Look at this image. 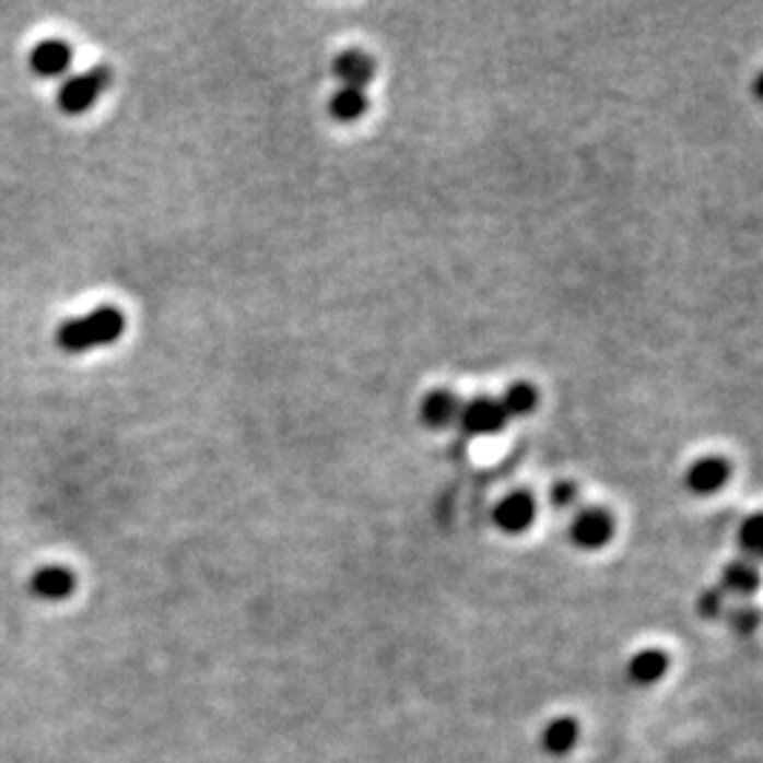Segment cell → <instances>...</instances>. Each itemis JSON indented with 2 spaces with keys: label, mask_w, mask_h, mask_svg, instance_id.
Instances as JSON below:
<instances>
[{
  "label": "cell",
  "mask_w": 763,
  "mask_h": 763,
  "mask_svg": "<svg viewBox=\"0 0 763 763\" xmlns=\"http://www.w3.org/2000/svg\"><path fill=\"white\" fill-rule=\"evenodd\" d=\"M125 331V317L119 308L103 306L91 312L89 317H77V320L62 322L57 328V345L62 351H71V354H82V351H91V348L110 345L122 337Z\"/></svg>",
  "instance_id": "6da1fadb"
},
{
  "label": "cell",
  "mask_w": 763,
  "mask_h": 763,
  "mask_svg": "<svg viewBox=\"0 0 763 763\" xmlns=\"http://www.w3.org/2000/svg\"><path fill=\"white\" fill-rule=\"evenodd\" d=\"M110 80H114V74H110L108 66H96L89 74L71 77L60 89V94H57V105L66 114H82V110H89L99 99V94L108 89Z\"/></svg>",
  "instance_id": "7a4b0ae2"
},
{
  "label": "cell",
  "mask_w": 763,
  "mask_h": 763,
  "mask_svg": "<svg viewBox=\"0 0 763 763\" xmlns=\"http://www.w3.org/2000/svg\"><path fill=\"white\" fill-rule=\"evenodd\" d=\"M506 413L492 396H476L470 402H461V413H458V424L467 436L486 438L495 436L506 427Z\"/></svg>",
  "instance_id": "3957f363"
},
{
  "label": "cell",
  "mask_w": 763,
  "mask_h": 763,
  "mask_svg": "<svg viewBox=\"0 0 763 763\" xmlns=\"http://www.w3.org/2000/svg\"><path fill=\"white\" fill-rule=\"evenodd\" d=\"M613 538V515L600 506H591V509L577 512V518L572 520V540L579 549H602L608 540Z\"/></svg>",
  "instance_id": "277c9868"
},
{
  "label": "cell",
  "mask_w": 763,
  "mask_h": 763,
  "mask_svg": "<svg viewBox=\"0 0 763 763\" xmlns=\"http://www.w3.org/2000/svg\"><path fill=\"white\" fill-rule=\"evenodd\" d=\"M535 515H538V506H535V497L529 492H509L492 512L497 529H504L509 535L526 532L532 526Z\"/></svg>",
  "instance_id": "5b68a950"
},
{
  "label": "cell",
  "mask_w": 763,
  "mask_h": 763,
  "mask_svg": "<svg viewBox=\"0 0 763 763\" xmlns=\"http://www.w3.org/2000/svg\"><path fill=\"white\" fill-rule=\"evenodd\" d=\"M688 490L695 495H713V492L721 490L729 481V463L724 458H699L688 470Z\"/></svg>",
  "instance_id": "8992f818"
},
{
  "label": "cell",
  "mask_w": 763,
  "mask_h": 763,
  "mask_svg": "<svg viewBox=\"0 0 763 763\" xmlns=\"http://www.w3.org/2000/svg\"><path fill=\"white\" fill-rule=\"evenodd\" d=\"M376 74V66L365 51H342L334 60V77L342 82V89H354V91H365L371 80Z\"/></svg>",
  "instance_id": "52a82bcc"
},
{
  "label": "cell",
  "mask_w": 763,
  "mask_h": 763,
  "mask_svg": "<svg viewBox=\"0 0 763 763\" xmlns=\"http://www.w3.org/2000/svg\"><path fill=\"white\" fill-rule=\"evenodd\" d=\"M32 71L40 77H60L69 71L71 66V46L66 40L48 37V40L37 43L32 51Z\"/></svg>",
  "instance_id": "ba28073f"
},
{
  "label": "cell",
  "mask_w": 763,
  "mask_h": 763,
  "mask_svg": "<svg viewBox=\"0 0 763 763\" xmlns=\"http://www.w3.org/2000/svg\"><path fill=\"white\" fill-rule=\"evenodd\" d=\"M458 413H461V399L453 390H433L424 396L422 422L430 427H447L458 422Z\"/></svg>",
  "instance_id": "9c48e42d"
},
{
  "label": "cell",
  "mask_w": 763,
  "mask_h": 763,
  "mask_svg": "<svg viewBox=\"0 0 763 763\" xmlns=\"http://www.w3.org/2000/svg\"><path fill=\"white\" fill-rule=\"evenodd\" d=\"M32 591L43 600H62V597H69L74 591V574L60 566L43 568L32 577Z\"/></svg>",
  "instance_id": "30bf717a"
},
{
  "label": "cell",
  "mask_w": 763,
  "mask_h": 763,
  "mask_svg": "<svg viewBox=\"0 0 763 763\" xmlns=\"http://www.w3.org/2000/svg\"><path fill=\"white\" fill-rule=\"evenodd\" d=\"M668 668H670L668 654L659 648H648V650H639V654L631 659L627 673H631V679H634L636 684H654L659 682L661 676L668 673Z\"/></svg>",
  "instance_id": "8fae6325"
},
{
  "label": "cell",
  "mask_w": 763,
  "mask_h": 763,
  "mask_svg": "<svg viewBox=\"0 0 763 763\" xmlns=\"http://www.w3.org/2000/svg\"><path fill=\"white\" fill-rule=\"evenodd\" d=\"M538 402H540L538 390H535L529 382H512L509 388L504 390V396L497 399V404L504 408L506 419L529 416V413L538 408Z\"/></svg>",
  "instance_id": "7c38bea8"
},
{
  "label": "cell",
  "mask_w": 763,
  "mask_h": 763,
  "mask_svg": "<svg viewBox=\"0 0 763 763\" xmlns=\"http://www.w3.org/2000/svg\"><path fill=\"white\" fill-rule=\"evenodd\" d=\"M368 110V96L365 91L340 89L331 99H328V114L334 116L337 122H356Z\"/></svg>",
  "instance_id": "4fadbf2b"
},
{
  "label": "cell",
  "mask_w": 763,
  "mask_h": 763,
  "mask_svg": "<svg viewBox=\"0 0 763 763\" xmlns=\"http://www.w3.org/2000/svg\"><path fill=\"white\" fill-rule=\"evenodd\" d=\"M577 738H579V727L574 718H554L543 732L545 750L552 752V755H566V752H572Z\"/></svg>",
  "instance_id": "5bb4252c"
},
{
  "label": "cell",
  "mask_w": 763,
  "mask_h": 763,
  "mask_svg": "<svg viewBox=\"0 0 763 763\" xmlns=\"http://www.w3.org/2000/svg\"><path fill=\"white\" fill-rule=\"evenodd\" d=\"M758 588V572L750 563H729L727 572H724V586L721 591L732 594H755Z\"/></svg>",
  "instance_id": "9a60e30c"
},
{
  "label": "cell",
  "mask_w": 763,
  "mask_h": 763,
  "mask_svg": "<svg viewBox=\"0 0 763 763\" xmlns=\"http://www.w3.org/2000/svg\"><path fill=\"white\" fill-rule=\"evenodd\" d=\"M758 526H761V518H758V515H750V518L741 524V529H738V545H741L747 554H752V557H758V552H761V543H758Z\"/></svg>",
  "instance_id": "2e32d148"
},
{
  "label": "cell",
  "mask_w": 763,
  "mask_h": 763,
  "mask_svg": "<svg viewBox=\"0 0 763 763\" xmlns=\"http://www.w3.org/2000/svg\"><path fill=\"white\" fill-rule=\"evenodd\" d=\"M699 611H702V617H707V620L718 617V613L724 611V591L721 588H707V591L699 597Z\"/></svg>",
  "instance_id": "e0dca14e"
},
{
  "label": "cell",
  "mask_w": 763,
  "mask_h": 763,
  "mask_svg": "<svg viewBox=\"0 0 763 763\" xmlns=\"http://www.w3.org/2000/svg\"><path fill=\"white\" fill-rule=\"evenodd\" d=\"M549 501H552L554 509H566V506H572L574 501H577V486H574L572 481H560V484L552 486Z\"/></svg>",
  "instance_id": "ac0fdd59"
},
{
  "label": "cell",
  "mask_w": 763,
  "mask_h": 763,
  "mask_svg": "<svg viewBox=\"0 0 763 763\" xmlns=\"http://www.w3.org/2000/svg\"><path fill=\"white\" fill-rule=\"evenodd\" d=\"M732 625H736V631H741L743 636L752 634V631H755V625H758L755 608H743V611L732 613Z\"/></svg>",
  "instance_id": "d6986e66"
}]
</instances>
